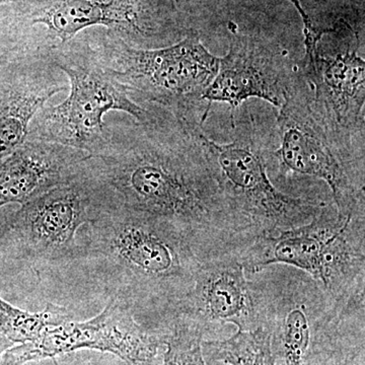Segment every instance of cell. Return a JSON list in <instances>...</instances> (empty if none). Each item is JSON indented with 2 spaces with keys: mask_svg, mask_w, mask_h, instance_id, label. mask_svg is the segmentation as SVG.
I'll use <instances>...</instances> for the list:
<instances>
[{
  "mask_svg": "<svg viewBox=\"0 0 365 365\" xmlns=\"http://www.w3.org/2000/svg\"><path fill=\"white\" fill-rule=\"evenodd\" d=\"M203 127L158 107L150 121L106 125L105 143L81 175L98 205L176 228L204 258L242 254L255 241L225 195Z\"/></svg>",
  "mask_w": 365,
  "mask_h": 365,
  "instance_id": "cell-1",
  "label": "cell"
},
{
  "mask_svg": "<svg viewBox=\"0 0 365 365\" xmlns=\"http://www.w3.org/2000/svg\"><path fill=\"white\" fill-rule=\"evenodd\" d=\"M79 232L78 258L90 262L111 299L173 314L205 258L176 228L98 205Z\"/></svg>",
  "mask_w": 365,
  "mask_h": 365,
  "instance_id": "cell-2",
  "label": "cell"
},
{
  "mask_svg": "<svg viewBox=\"0 0 365 365\" xmlns=\"http://www.w3.org/2000/svg\"><path fill=\"white\" fill-rule=\"evenodd\" d=\"M0 31L26 55L50 53L104 26L132 47L155 49L191 35L174 0H16ZM49 58V57H48Z\"/></svg>",
  "mask_w": 365,
  "mask_h": 365,
  "instance_id": "cell-3",
  "label": "cell"
},
{
  "mask_svg": "<svg viewBox=\"0 0 365 365\" xmlns=\"http://www.w3.org/2000/svg\"><path fill=\"white\" fill-rule=\"evenodd\" d=\"M83 35L131 101L165 108L182 123L203 126L211 107L203 95L220 58L208 51L198 34L155 49L132 47L110 31H86Z\"/></svg>",
  "mask_w": 365,
  "mask_h": 365,
  "instance_id": "cell-4",
  "label": "cell"
},
{
  "mask_svg": "<svg viewBox=\"0 0 365 365\" xmlns=\"http://www.w3.org/2000/svg\"><path fill=\"white\" fill-rule=\"evenodd\" d=\"M271 145L281 176L323 180L341 216H364V138L342 130L314 103L302 69L285 93Z\"/></svg>",
  "mask_w": 365,
  "mask_h": 365,
  "instance_id": "cell-5",
  "label": "cell"
},
{
  "mask_svg": "<svg viewBox=\"0 0 365 365\" xmlns=\"http://www.w3.org/2000/svg\"><path fill=\"white\" fill-rule=\"evenodd\" d=\"M48 57L68 76L71 93L61 104L36 113L26 139L61 144L93 155L104 145L108 112L127 113L140 123L155 117L158 106L131 101L98 61L83 33Z\"/></svg>",
  "mask_w": 365,
  "mask_h": 365,
  "instance_id": "cell-6",
  "label": "cell"
},
{
  "mask_svg": "<svg viewBox=\"0 0 365 365\" xmlns=\"http://www.w3.org/2000/svg\"><path fill=\"white\" fill-rule=\"evenodd\" d=\"M232 119V139L220 143L203 134V141L225 195L255 239L302 227L324 204L283 193L269 175L270 137L259 128L251 113Z\"/></svg>",
  "mask_w": 365,
  "mask_h": 365,
  "instance_id": "cell-7",
  "label": "cell"
},
{
  "mask_svg": "<svg viewBox=\"0 0 365 365\" xmlns=\"http://www.w3.org/2000/svg\"><path fill=\"white\" fill-rule=\"evenodd\" d=\"M256 273L274 264L312 276L334 299L364 288V216H341L332 204L302 227L259 237L241 256Z\"/></svg>",
  "mask_w": 365,
  "mask_h": 365,
  "instance_id": "cell-8",
  "label": "cell"
},
{
  "mask_svg": "<svg viewBox=\"0 0 365 365\" xmlns=\"http://www.w3.org/2000/svg\"><path fill=\"white\" fill-rule=\"evenodd\" d=\"M91 187L78 176L46 192L0 220V249L33 262L78 260L79 228L98 215Z\"/></svg>",
  "mask_w": 365,
  "mask_h": 365,
  "instance_id": "cell-9",
  "label": "cell"
},
{
  "mask_svg": "<svg viewBox=\"0 0 365 365\" xmlns=\"http://www.w3.org/2000/svg\"><path fill=\"white\" fill-rule=\"evenodd\" d=\"M163 344L136 323L128 307L111 299L104 311L86 322H64L46 329L39 339L6 350L0 365H24L81 349L109 352L127 365H155Z\"/></svg>",
  "mask_w": 365,
  "mask_h": 365,
  "instance_id": "cell-10",
  "label": "cell"
},
{
  "mask_svg": "<svg viewBox=\"0 0 365 365\" xmlns=\"http://www.w3.org/2000/svg\"><path fill=\"white\" fill-rule=\"evenodd\" d=\"M297 71L299 67L277 44L257 36L234 33L203 100L210 106L213 102L227 103L232 117L250 98H261L280 109Z\"/></svg>",
  "mask_w": 365,
  "mask_h": 365,
  "instance_id": "cell-11",
  "label": "cell"
},
{
  "mask_svg": "<svg viewBox=\"0 0 365 365\" xmlns=\"http://www.w3.org/2000/svg\"><path fill=\"white\" fill-rule=\"evenodd\" d=\"M173 314L188 317L205 332L215 324H234L239 331H251L268 328L271 321L262 292L245 275L239 254L201 262L193 287Z\"/></svg>",
  "mask_w": 365,
  "mask_h": 365,
  "instance_id": "cell-12",
  "label": "cell"
},
{
  "mask_svg": "<svg viewBox=\"0 0 365 365\" xmlns=\"http://www.w3.org/2000/svg\"><path fill=\"white\" fill-rule=\"evenodd\" d=\"M339 47L324 52L317 44L307 50L302 67L314 103L330 121L364 138L365 62L359 54V38L348 26Z\"/></svg>",
  "mask_w": 365,
  "mask_h": 365,
  "instance_id": "cell-13",
  "label": "cell"
},
{
  "mask_svg": "<svg viewBox=\"0 0 365 365\" xmlns=\"http://www.w3.org/2000/svg\"><path fill=\"white\" fill-rule=\"evenodd\" d=\"M68 88L48 57L21 55L0 66V163L26 140L36 113Z\"/></svg>",
  "mask_w": 365,
  "mask_h": 365,
  "instance_id": "cell-14",
  "label": "cell"
},
{
  "mask_svg": "<svg viewBox=\"0 0 365 365\" xmlns=\"http://www.w3.org/2000/svg\"><path fill=\"white\" fill-rule=\"evenodd\" d=\"M88 155L61 144L26 139L0 163V208L11 203L23 205L69 184Z\"/></svg>",
  "mask_w": 365,
  "mask_h": 365,
  "instance_id": "cell-15",
  "label": "cell"
},
{
  "mask_svg": "<svg viewBox=\"0 0 365 365\" xmlns=\"http://www.w3.org/2000/svg\"><path fill=\"white\" fill-rule=\"evenodd\" d=\"M71 319L66 307L48 304L40 313H29L0 297V359L6 350L16 344L34 342L49 327Z\"/></svg>",
  "mask_w": 365,
  "mask_h": 365,
  "instance_id": "cell-16",
  "label": "cell"
},
{
  "mask_svg": "<svg viewBox=\"0 0 365 365\" xmlns=\"http://www.w3.org/2000/svg\"><path fill=\"white\" fill-rule=\"evenodd\" d=\"M209 359L227 365H276L268 328L237 331L225 340L203 341Z\"/></svg>",
  "mask_w": 365,
  "mask_h": 365,
  "instance_id": "cell-17",
  "label": "cell"
},
{
  "mask_svg": "<svg viewBox=\"0 0 365 365\" xmlns=\"http://www.w3.org/2000/svg\"><path fill=\"white\" fill-rule=\"evenodd\" d=\"M170 317L168 330L160 334L165 347L160 365H206L203 327L182 314Z\"/></svg>",
  "mask_w": 365,
  "mask_h": 365,
  "instance_id": "cell-18",
  "label": "cell"
},
{
  "mask_svg": "<svg viewBox=\"0 0 365 365\" xmlns=\"http://www.w3.org/2000/svg\"><path fill=\"white\" fill-rule=\"evenodd\" d=\"M21 55L26 54L18 44L9 35L0 32V66Z\"/></svg>",
  "mask_w": 365,
  "mask_h": 365,
  "instance_id": "cell-19",
  "label": "cell"
},
{
  "mask_svg": "<svg viewBox=\"0 0 365 365\" xmlns=\"http://www.w3.org/2000/svg\"><path fill=\"white\" fill-rule=\"evenodd\" d=\"M289 1L292 2V6L299 11L300 18H302V24H304V37H307V36L309 37V36L312 35L314 36V34L318 32V29L314 26L313 21H311L309 14H307L304 7L300 4L299 0H289Z\"/></svg>",
  "mask_w": 365,
  "mask_h": 365,
  "instance_id": "cell-20",
  "label": "cell"
},
{
  "mask_svg": "<svg viewBox=\"0 0 365 365\" xmlns=\"http://www.w3.org/2000/svg\"><path fill=\"white\" fill-rule=\"evenodd\" d=\"M16 0H0V6H4V4H11V2H14Z\"/></svg>",
  "mask_w": 365,
  "mask_h": 365,
  "instance_id": "cell-21",
  "label": "cell"
},
{
  "mask_svg": "<svg viewBox=\"0 0 365 365\" xmlns=\"http://www.w3.org/2000/svg\"><path fill=\"white\" fill-rule=\"evenodd\" d=\"M353 365H364V361H359V362H357V364H355Z\"/></svg>",
  "mask_w": 365,
  "mask_h": 365,
  "instance_id": "cell-22",
  "label": "cell"
}]
</instances>
